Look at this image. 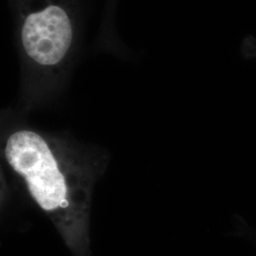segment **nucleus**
I'll use <instances>...</instances> for the list:
<instances>
[{
	"instance_id": "1",
	"label": "nucleus",
	"mask_w": 256,
	"mask_h": 256,
	"mask_svg": "<svg viewBox=\"0 0 256 256\" xmlns=\"http://www.w3.org/2000/svg\"><path fill=\"white\" fill-rule=\"evenodd\" d=\"M7 136L4 156L10 170L70 248L82 252L88 243L92 191L102 160L64 138L24 126Z\"/></svg>"
},
{
	"instance_id": "2",
	"label": "nucleus",
	"mask_w": 256,
	"mask_h": 256,
	"mask_svg": "<svg viewBox=\"0 0 256 256\" xmlns=\"http://www.w3.org/2000/svg\"><path fill=\"white\" fill-rule=\"evenodd\" d=\"M21 63V106L52 101L72 72L82 32L81 0H9Z\"/></svg>"
},
{
	"instance_id": "3",
	"label": "nucleus",
	"mask_w": 256,
	"mask_h": 256,
	"mask_svg": "<svg viewBox=\"0 0 256 256\" xmlns=\"http://www.w3.org/2000/svg\"><path fill=\"white\" fill-rule=\"evenodd\" d=\"M117 0H108L106 4V9L104 12V18L102 23V34L106 36H110L115 34L114 32V14H115V7H116Z\"/></svg>"
},
{
	"instance_id": "4",
	"label": "nucleus",
	"mask_w": 256,
	"mask_h": 256,
	"mask_svg": "<svg viewBox=\"0 0 256 256\" xmlns=\"http://www.w3.org/2000/svg\"><path fill=\"white\" fill-rule=\"evenodd\" d=\"M241 52L246 58L256 59V38L247 36L242 42Z\"/></svg>"
}]
</instances>
